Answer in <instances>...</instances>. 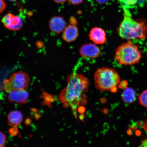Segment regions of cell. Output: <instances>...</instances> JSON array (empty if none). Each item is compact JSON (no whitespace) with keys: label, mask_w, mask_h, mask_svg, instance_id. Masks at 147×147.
Instances as JSON below:
<instances>
[{"label":"cell","mask_w":147,"mask_h":147,"mask_svg":"<svg viewBox=\"0 0 147 147\" xmlns=\"http://www.w3.org/2000/svg\"><path fill=\"white\" fill-rule=\"evenodd\" d=\"M115 59L122 65L128 66L139 63L142 57V52L138 46L131 40L123 43L116 49Z\"/></svg>","instance_id":"3957f363"},{"label":"cell","mask_w":147,"mask_h":147,"mask_svg":"<svg viewBox=\"0 0 147 147\" xmlns=\"http://www.w3.org/2000/svg\"><path fill=\"white\" fill-rule=\"evenodd\" d=\"M8 119L9 124L13 127L18 128L22 121L23 115L20 111L15 110L9 114Z\"/></svg>","instance_id":"7c38bea8"},{"label":"cell","mask_w":147,"mask_h":147,"mask_svg":"<svg viewBox=\"0 0 147 147\" xmlns=\"http://www.w3.org/2000/svg\"><path fill=\"white\" fill-rule=\"evenodd\" d=\"M67 85L61 92L59 98L65 107H70L77 117L79 107L86 102L84 93L88 91L90 81L81 74H70L67 78Z\"/></svg>","instance_id":"6da1fadb"},{"label":"cell","mask_w":147,"mask_h":147,"mask_svg":"<svg viewBox=\"0 0 147 147\" xmlns=\"http://www.w3.org/2000/svg\"><path fill=\"white\" fill-rule=\"evenodd\" d=\"M79 53L84 58L94 59L100 56L101 51L100 47L94 43L84 44L80 48Z\"/></svg>","instance_id":"52a82bcc"},{"label":"cell","mask_w":147,"mask_h":147,"mask_svg":"<svg viewBox=\"0 0 147 147\" xmlns=\"http://www.w3.org/2000/svg\"><path fill=\"white\" fill-rule=\"evenodd\" d=\"M117 32L123 39L144 40L147 36V26L144 20L134 19L129 12L125 9L123 18Z\"/></svg>","instance_id":"7a4b0ae2"},{"label":"cell","mask_w":147,"mask_h":147,"mask_svg":"<svg viewBox=\"0 0 147 147\" xmlns=\"http://www.w3.org/2000/svg\"><path fill=\"white\" fill-rule=\"evenodd\" d=\"M6 141V139L5 135L0 131V147H4Z\"/></svg>","instance_id":"9a60e30c"},{"label":"cell","mask_w":147,"mask_h":147,"mask_svg":"<svg viewBox=\"0 0 147 147\" xmlns=\"http://www.w3.org/2000/svg\"><path fill=\"white\" fill-rule=\"evenodd\" d=\"M30 78L28 74L21 71L12 73L3 81V89L7 92L25 89L28 86Z\"/></svg>","instance_id":"5b68a950"},{"label":"cell","mask_w":147,"mask_h":147,"mask_svg":"<svg viewBox=\"0 0 147 147\" xmlns=\"http://www.w3.org/2000/svg\"><path fill=\"white\" fill-rule=\"evenodd\" d=\"M119 87L122 89H126L127 87L128 83L126 80H123L119 82Z\"/></svg>","instance_id":"e0dca14e"},{"label":"cell","mask_w":147,"mask_h":147,"mask_svg":"<svg viewBox=\"0 0 147 147\" xmlns=\"http://www.w3.org/2000/svg\"><path fill=\"white\" fill-rule=\"evenodd\" d=\"M8 100L10 102H16L18 104H25L29 97V94L24 89H21L10 92Z\"/></svg>","instance_id":"9c48e42d"},{"label":"cell","mask_w":147,"mask_h":147,"mask_svg":"<svg viewBox=\"0 0 147 147\" xmlns=\"http://www.w3.org/2000/svg\"><path fill=\"white\" fill-rule=\"evenodd\" d=\"M71 4L74 5H78L81 3L84 0H68Z\"/></svg>","instance_id":"d6986e66"},{"label":"cell","mask_w":147,"mask_h":147,"mask_svg":"<svg viewBox=\"0 0 147 147\" xmlns=\"http://www.w3.org/2000/svg\"><path fill=\"white\" fill-rule=\"evenodd\" d=\"M95 87L101 92L111 91L120 82L117 71L111 68L103 67L97 70L94 76Z\"/></svg>","instance_id":"277c9868"},{"label":"cell","mask_w":147,"mask_h":147,"mask_svg":"<svg viewBox=\"0 0 147 147\" xmlns=\"http://www.w3.org/2000/svg\"><path fill=\"white\" fill-rule=\"evenodd\" d=\"M70 24H71L76 25L77 21L74 18L71 17L70 20Z\"/></svg>","instance_id":"44dd1931"},{"label":"cell","mask_w":147,"mask_h":147,"mask_svg":"<svg viewBox=\"0 0 147 147\" xmlns=\"http://www.w3.org/2000/svg\"><path fill=\"white\" fill-rule=\"evenodd\" d=\"M90 39L96 45H103L107 41L106 33L102 28L94 27L92 28L89 33Z\"/></svg>","instance_id":"ba28073f"},{"label":"cell","mask_w":147,"mask_h":147,"mask_svg":"<svg viewBox=\"0 0 147 147\" xmlns=\"http://www.w3.org/2000/svg\"><path fill=\"white\" fill-rule=\"evenodd\" d=\"M136 93L133 89L127 88L122 93L121 97L123 101L126 104H131L136 100Z\"/></svg>","instance_id":"4fadbf2b"},{"label":"cell","mask_w":147,"mask_h":147,"mask_svg":"<svg viewBox=\"0 0 147 147\" xmlns=\"http://www.w3.org/2000/svg\"><path fill=\"white\" fill-rule=\"evenodd\" d=\"M62 32V38L68 43L75 41L79 36L78 27L76 25L71 24L66 26Z\"/></svg>","instance_id":"8fae6325"},{"label":"cell","mask_w":147,"mask_h":147,"mask_svg":"<svg viewBox=\"0 0 147 147\" xmlns=\"http://www.w3.org/2000/svg\"><path fill=\"white\" fill-rule=\"evenodd\" d=\"M96 1L99 3L104 4L107 3L109 0H96Z\"/></svg>","instance_id":"cb8c5ba5"},{"label":"cell","mask_w":147,"mask_h":147,"mask_svg":"<svg viewBox=\"0 0 147 147\" xmlns=\"http://www.w3.org/2000/svg\"><path fill=\"white\" fill-rule=\"evenodd\" d=\"M53 1L56 3L62 4L65 3L67 0H53Z\"/></svg>","instance_id":"7402d4cb"},{"label":"cell","mask_w":147,"mask_h":147,"mask_svg":"<svg viewBox=\"0 0 147 147\" xmlns=\"http://www.w3.org/2000/svg\"></svg>","instance_id":"4316f807"},{"label":"cell","mask_w":147,"mask_h":147,"mask_svg":"<svg viewBox=\"0 0 147 147\" xmlns=\"http://www.w3.org/2000/svg\"><path fill=\"white\" fill-rule=\"evenodd\" d=\"M49 25L51 32L57 34L63 32L66 26L65 20L60 16H55L51 18Z\"/></svg>","instance_id":"30bf717a"},{"label":"cell","mask_w":147,"mask_h":147,"mask_svg":"<svg viewBox=\"0 0 147 147\" xmlns=\"http://www.w3.org/2000/svg\"><path fill=\"white\" fill-rule=\"evenodd\" d=\"M141 146L143 147H147V139L144 140L141 142Z\"/></svg>","instance_id":"603a6c76"},{"label":"cell","mask_w":147,"mask_h":147,"mask_svg":"<svg viewBox=\"0 0 147 147\" xmlns=\"http://www.w3.org/2000/svg\"><path fill=\"white\" fill-rule=\"evenodd\" d=\"M121 1L126 5H133L136 4L138 0H121Z\"/></svg>","instance_id":"2e32d148"},{"label":"cell","mask_w":147,"mask_h":147,"mask_svg":"<svg viewBox=\"0 0 147 147\" xmlns=\"http://www.w3.org/2000/svg\"><path fill=\"white\" fill-rule=\"evenodd\" d=\"M1 22L9 30H19L23 26L22 20L18 16L8 13L3 17Z\"/></svg>","instance_id":"8992f818"},{"label":"cell","mask_w":147,"mask_h":147,"mask_svg":"<svg viewBox=\"0 0 147 147\" xmlns=\"http://www.w3.org/2000/svg\"><path fill=\"white\" fill-rule=\"evenodd\" d=\"M9 1H16V0H9Z\"/></svg>","instance_id":"484cf974"},{"label":"cell","mask_w":147,"mask_h":147,"mask_svg":"<svg viewBox=\"0 0 147 147\" xmlns=\"http://www.w3.org/2000/svg\"><path fill=\"white\" fill-rule=\"evenodd\" d=\"M6 7L5 2L3 0H0V14L4 11Z\"/></svg>","instance_id":"ac0fdd59"},{"label":"cell","mask_w":147,"mask_h":147,"mask_svg":"<svg viewBox=\"0 0 147 147\" xmlns=\"http://www.w3.org/2000/svg\"><path fill=\"white\" fill-rule=\"evenodd\" d=\"M143 128L147 132V119L145 121L143 125Z\"/></svg>","instance_id":"d4e9b609"},{"label":"cell","mask_w":147,"mask_h":147,"mask_svg":"<svg viewBox=\"0 0 147 147\" xmlns=\"http://www.w3.org/2000/svg\"><path fill=\"white\" fill-rule=\"evenodd\" d=\"M9 132H10V133L11 135L13 136H16L17 135L18 133V128L13 127V128H11V129H10Z\"/></svg>","instance_id":"ffe728a7"},{"label":"cell","mask_w":147,"mask_h":147,"mask_svg":"<svg viewBox=\"0 0 147 147\" xmlns=\"http://www.w3.org/2000/svg\"><path fill=\"white\" fill-rule=\"evenodd\" d=\"M139 99L141 105L147 108V90L143 91L140 95Z\"/></svg>","instance_id":"5bb4252c"}]
</instances>
